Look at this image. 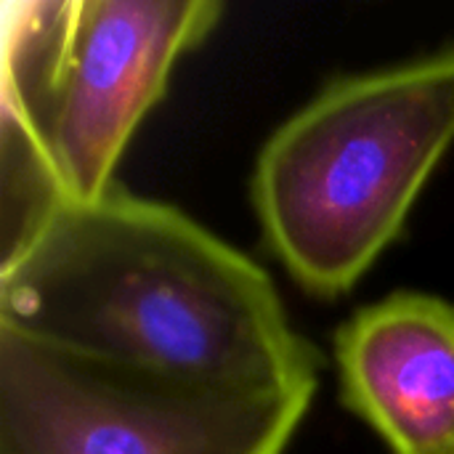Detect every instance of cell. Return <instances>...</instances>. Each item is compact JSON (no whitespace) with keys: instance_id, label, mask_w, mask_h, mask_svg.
Here are the masks:
<instances>
[{"instance_id":"obj_1","label":"cell","mask_w":454,"mask_h":454,"mask_svg":"<svg viewBox=\"0 0 454 454\" xmlns=\"http://www.w3.org/2000/svg\"><path fill=\"white\" fill-rule=\"evenodd\" d=\"M0 325L215 388H319L322 354L269 271L176 205L117 184L3 231Z\"/></svg>"},{"instance_id":"obj_5","label":"cell","mask_w":454,"mask_h":454,"mask_svg":"<svg viewBox=\"0 0 454 454\" xmlns=\"http://www.w3.org/2000/svg\"><path fill=\"white\" fill-rule=\"evenodd\" d=\"M340 399L388 454H454V303L399 290L333 340Z\"/></svg>"},{"instance_id":"obj_4","label":"cell","mask_w":454,"mask_h":454,"mask_svg":"<svg viewBox=\"0 0 454 454\" xmlns=\"http://www.w3.org/2000/svg\"><path fill=\"white\" fill-rule=\"evenodd\" d=\"M311 402L215 388L0 325V454H285Z\"/></svg>"},{"instance_id":"obj_3","label":"cell","mask_w":454,"mask_h":454,"mask_svg":"<svg viewBox=\"0 0 454 454\" xmlns=\"http://www.w3.org/2000/svg\"><path fill=\"white\" fill-rule=\"evenodd\" d=\"M218 0H21L3 8V231L93 202Z\"/></svg>"},{"instance_id":"obj_2","label":"cell","mask_w":454,"mask_h":454,"mask_svg":"<svg viewBox=\"0 0 454 454\" xmlns=\"http://www.w3.org/2000/svg\"><path fill=\"white\" fill-rule=\"evenodd\" d=\"M452 144L454 43L330 80L258 152L250 192L269 250L309 295L351 293Z\"/></svg>"}]
</instances>
